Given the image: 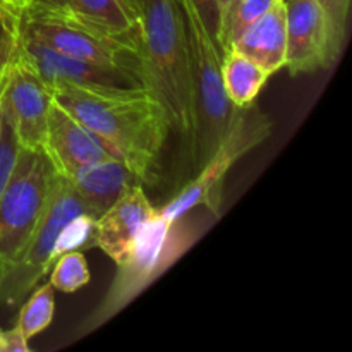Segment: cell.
<instances>
[{"instance_id":"obj_9","label":"cell","mask_w":352,"mask_h":352,"mask_svg":"<svg viewBox=\"0 0 352 352\" xmlns=\"http://www.w3.org/2000/svg\"><path fill=\"white\" fill-rule=\"evenodd\" d=\"M17 54L40 76L48 88L57 82H65L89 91L148 88L144 78L136 72L62 54L23 33H17Z\"/></svg>"},{"instance_id":"obj_1","label":"cell","mask_w":352,"mask_h":352,"mask_svg":"<svg viewBox=\"0 0 352 352\" xmlns=\"http://www.w3.org/2000/svg\"><path fill=\"white\" fill-rule=\"evenodd\" d=\"M50 91L55 102L88 127L141 184L157 181L162 151L172 129L167 110L153 91H89L65 82H57Z\"/></svg>"},{"instance_id":"obj_29","label":"cell","mask_w":352,"mask_h":352,"mask_svg":"<svg viewBox=\"0 0 352 352\" xmlns=\"http://www.w3.org/2000/svg\"><path fill=\"white\" fill-rule=\"evenodd\" d=\"M229 2H230V0H217V3H219V9L220 10H222L223 7H226Z\"/></svg>"},{"instance_id":"obj_23","label":"cell","mask_w":352,"mask_h":352,"mask_svg":"<svg viewBox=\"0 0 352 352\" xmlns=\"http://www.w3.org/2000/svg\"><path fill=\"white\" fill-rule=\"evenodd\" d=\"M192 2H195L196 7H198L199 14H201L203 21H205L210 33H212L213 36H217V30H219V17H220V9L217 0H192Z\"/></svg>"},{"instance_id":"obj_7","label":"cell","mask_w":352,"mask_h":352,"mask_svg":"<svg viewBox=\"0 0 352 352\" xmlns=\"http://www.w3.org/2000/svg\"><path fill=\"white\" fill-rule=\"evenodd\" d=\"M88 213L81 196L72 188L71 181L60 174H55L50 199L43 217L24 250L19 263L0 284V299L9 305H16L34 285L48 274L54 263V251L62 229L76 217ZM89 215V213H88Z\"/></svg>"},{"instance_id":"obj_27","label":"cell","mask_w":352,"mask_h":352,"mask_svg":"<svg viewBox=\"0 0 352 352\" xmlns=\"http://www.w3.org/2000/svg\"><path fill=\"white\" fill-rule=\"evenodd\" d=\"M33 3L48 7H67V0H33Z\"/></svg>"},{"instance_id":"obj_3","label":"cell","mask_w":352,"mask_h":352,"mask_svg":"<svg viewBox=\"0 0 352 352\" xmlns=\"http://www.w3.org/2000/svg\"><path fill=\"white\" fill-rule=\"evenodd\" d=\"M17 28L19 33L41 41L62 54L127 69L146 81L141 31L120 33L78 16L69 7H48L36 3H31L19 14Z\"/></svg>"},{"instance_id":"obj_14","label":"cell","mask_w":352,"mask_h":352,"mask_svg":"<svg viewBox=\"0 0 352 352\" xmlns=\"http://www.w3.org/2000/svg\"><path fill=\"white\" fill-rule=\"evenodd\" d=\"M285 9L282 0H278L268 12L254 21L230 48L246 55L272 76L285 65Z\"/></svg>"},{"instance_id":"obj_24","label":"cell","mask_w":352,"mask_h":352,"mask_svg":"<svg viewBox=\"0 0 352 352\" xmlns=\"http://www.w3.org/2000/svg\"><path fill=\"white\" fill-rule=\"evenodd\" d=\"M17 33H19L17 16H14L9 9L0 6V45L16 40Z\"/></svg>"},{"instance_id":"obj_6","label":"cell","mask_w":352,"mask_h":352,"mask_svg":"<svg viewBox=\"0 0 352 352\" xmlns=\"http://www.w3.org/2000/svg\"><path fill=\"white\" fill-rule=\"evenodd\" d=\"M189 246L188 234L182 230L179 220L168 222L160 212L153 213L136 236L129 256L119 265V274L107 294L105 302L98 309L95 325L109 320L133 301L155 277L174 263Z\"/></svg>"},{"instance_id":"obj_15","label":"cell","mask_w":352,"mask_h":352,"mask_svg":"<svg viewBox=\"0 0 352 352\" xmlns=\"http://www.w3.org/2000/svg\"><path fill=\"white\" fill-rule=\"evenodd\" d=\"M270 74L234 48L222 55V82L227 98L237 109L253 105Z\"/></svg>"},{"instance_id":"obj_17","label":"cell","mask_w":352,"mask_h":352,"mask_svg":"<svg viewBox=\"0 0 352 352\" xmlns=\"http://www.w3.org/2000/svg\"><path fill=\"white\" fill-rule=\"evenodd\" d=\"M277 2L278 0H230L220 10L219 30L215 36L222 54L229 50L234 41Z\"/></svg>"},{"instance_id":"obj_2","label":"cell","mask_w":352,"mask_h":352,"mask_svg":"<svg viewBox=\"0 0 352 352\" xmlns=\"http://www.w3.org/2000/svg\"><path fill=\"white\" fill-rule=\"evenodd\" d=\"M138 19L148 88L165 107L170 129L192 162L198 134L196 89L177 0H140Z\"/></svg>"},{"instance_id":"obj_16","label":"cell","mask_w":352,"mask_h":352,"mask_svg":"<svg viewBox=\"0 0 352 352\" xmlns=\"http://www.w3.org/2000/svg\"><path fill=\"white\" fill-rule=\"evenodd\" d=\"M67 7L78 16L113 31H141L136 10L126 0H67Z\"/></svg>"},{"instance_id":"obj_20","label":"cell","mask_w":352,"mask_h":352,"mask_svg":"<svg viewBox=\"0 0 352 352\" xmlns=\"http://www.w3.org/2000/svg\"><path fill=\"white\" fill-rule=\"evenodd\" d=\"M95 220L96 219H93L88 213H82V215L72 219L58 236L54 251L55 260L67 251H82L86 248L95 246L93 244V241H95Z\"/></svg>"},{"instance_id":"obj_30","label":"cell","mask_w":352,"mask_h":352,"mask_svg":"<svg viewBox=\"0 0 352 352\" xmlns=\"http://www.w3.org/2000/svg\"><path fill=\"white\" fill-rule=\"evenodd\" d=\"M0 6H2V7H6V6H3V2H2V0H0ZM6 9H7V7H6Z\"/></svg>"},{"instance_id":"obj_4","label":"cell","mask_w":352,"mask_h":352,"mask_svg":"<svg viewBox=\"0 0 352 352\" xmlns=\"http://www.w3.org/2000/svg\"><path fill=\"white\" fill-rule=\"evenodd\" d=\"M55 174L43 151L21 148L0 196V284L19 263L50 199Z\"/></svg>"},{"instance_id":"obj_19","label":"cell","mask_w":352,"mask_h":352,"mask_svg":"<svg viewBox=\"0 0 352 352\" xmlns=\"http://www.w3.org/2000/svg\"><path fill=\"white\" fill-rule=\"evenodd\" d=\"M89 282V270L82 251H67L57 258L50 284L60 292H76Z\"/></svg>"},{"instance_id":"obj_10","label":"cell","mask_w":352,"mask_h":352,"mask_svg":"<svg viewBox=\"0 0 352 352\" xmlns=\"http://www.w3.org/2000/svg\"><path fill=\"white\" fill-rule=\"evenodd\" d=\"M52 102L50 88L17 54L16 45L0 89V117L9 124L21 148L41 151Z\"/></svg>"},{"instance_id":"obj_5","label":"cell","mask_w":352,"mask_h":352,"mask_svg":"<svg viewBox=\"0 0 352 352\" xmlns=\"http://www.w3.org/2000/svg\"><path fill=\"white\" fill-rule=\"evenodd\" d=\"M270 120L253 105L241 109L217 150L201 165L198 175L168 205L158 208L160 215L168 222H175L196 206H206L219 215L227 172L241 157L270 136Z\"/></svg>"},{"instance_id":"obj_22","label":"cell","mask_w":352,"mask_h":352,"mask_svg":"<svg viewBox=\"0 0 352 352\" xmlns=\"http://www.w3.org/2000/svg\"><path fill=\"white\" fill-rule=\"evenodd\" d=\"M0 352H30L28 339L17 327L0 333Z\"/></svg>"},{"instance_id":"obj_12","label":"cell","mask_w":352,"mask_h":352,"mask_svg":"<svg viewBox=\"0 0 352 352\" xmlns=\"http://www.w3.org/2000/svg\"><path fill=\"white\" fill-rule=\"evenodd\" d=\"M157 212L144 192L134 184L95 220V244L119 267L129 256L136 236Z\"/></svg>"},{"instance_id":"obj_25","label":"cell","mask_w":352,"mask_h":352,"mask_svg":"<svg viewBox=\"0 0 352 352\" xmlns=\"http://www.w3.org/2000/svg\"><path fill=\"white\" fill-rule=\"evenodd\" d=\"M16 45H17V38L14 41H7V43L0 45V89H2L7 67H9L10 60H12L14 57V52H16Z\"/></svg>"},{"instance_id":"obj_21","label":"cell","mask_w":352,"mask_h":352,"mask_svg":"<svg viewBox=\"0 0 352 352\" xmlns=\"http://www.w3.org/2000/svg\"><path fill=\"white\" fill-rule=\"evenodd\" d=\"M19 150L21 146L17 143L16 136H14L12 129L0 117V196H2L7 182H9L10 175H12Z\"/></svg>"},{"instance_id":"obj_8","label":"cell","mask_w":352,"mask_h":352,"mask_svg":"<svg viewBox=\"0 0 352 352\" xmlns=\"http://www.w3.org/2000/svg\"><path fill=\"white\" fill-rule=\"evenodd\" d=\"M285 9V65L291 74L325 69L339 52V28L323 0H282Z\"/></svg>"},{"instance_id":"obj_11","label":"cell","mask_w":352,"mask_h":352,"mask_svg":"<svg viewBox=\"0 0 352 352\" xmlns=\"http://www.w3.org/2000/svg\"><path fill=\"white\" fill-rule=\"evenodd\" d=\"M41 151L57 174L71 175L78 168L116 158L109 148L57 102H52Z\"/></svg>"},{"instance_id":"obj_18","label":"cell","mask_w":352,"mask_h":352,"mask_svg":"<svg viewBox=\"0 0 352 352\" xmlns=\"http://www.w3.org/2000/svg\"><path fill=\"white\" fill-rule=\"evenodd\" d=\"M54 291L55 289L50 282L41 285L21 308L16 327L24 333L28 340L36 336V333L43 332L54 320Z\"/></svg>"},{"instance_id":"obj_26","label":"cell","mask_w":352,"mask_h":352,"mask_svg":"<svg viewBox=\"0 0 352 352\" xmlns=\"http://www.w3.org/2000/svg\"><path fill=\"white\" fill-rule=\"evenodd\" d=\"M2 2H3V6H6L7 9L14 14V16L19 17V14L23 12L24 9H28V7L33 3V0H2Z\"/></svg>"},{"instance_id":"obj_13","label":"cell","mask_w":352,"mask_h":352,"mask_svg":"<svg viewBox=\"0 0 352 352\" xmlns=\"http://www.w3.org/2000/svg\"><path fill=\"white\" fill-rule=\"evenodd\" d=\"M67 179L76 192L81 196L93 219H98L131 186L140 182L136 175L117 158L85 165L67 175Z\"/></svg>"},{"instance_id":"obj_28","label":"cell","mask_w":352,"mask_h":352,"mask_svg":"<svg viewBox=\"0 0 352 352\" xmlns=\"http://www.w3.org/2000/svg\"><path fill=\"white\" fill-rule=\"evenodd\" d=\"M127 3H129L131 7H133L134 10H136V14H138V3H140V0H126Z\"/></svg>"}]
</instances>
